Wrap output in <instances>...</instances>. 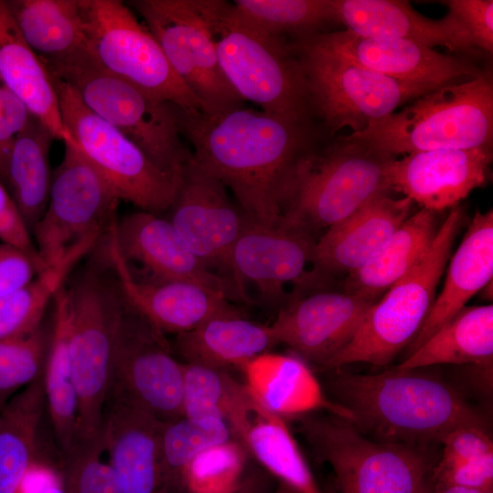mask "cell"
<instances>
[{"mask_svg":"<svg viewBox=\"0 0 493 493\" xmlns=\"http://www.w3.org/2000/svg\"><path fill=\"white\" fill-rule=\"evenodd\" d=\"M104 452L102 433L89 439L76 438L62 454L59 477L66 493H121Z\"/></svg>","mask_w":493,"mask_h":493,"instance_id":"obj_42","label":"cell"},{"mask_svg":"<svg viewBox=\"0 0 493 493\" xmlns=\"http://www.w3.org/2000/svg\"><path fill=\"white\" fill-rule=\"evenodd\" d=\"M338 23L362 37L405 39L428 47H445L459 54L477 49L450 14L433 19L416 12L407 1L333 0Z\"/></svg>","mask_w":493,"mask_h":493,"instance_id":"obj_24","label":"cell"},{"mask_svg":"<svg viewBox=\"0 0 493 493\" xmlns=\"http://www.w3.org/2000/svg\"><path fill=\"white\" fill-rule=\"evenodd\" d=\"M277 344L270 325L251 321L240 311L214 317L175 338V348L185 363L226 371L241 368Z\"/></svg>","mask_w":493,"mask_h":493,"instance_id":"obj_30","label":"cell"},{"mask_svg":"<svg viewBox=\"0 0 493 493\" xmlns=\"http://www.w3.org/2000/svg\"><path fill=\"white\" fill-rule=\"evenodd\" d=\"M111 232L125 264L139 265L150 275L148 280H187L228 299L241 298L229 278L208 268L194 254L168 218L139 210L117 219Z\"/></svg>","mask_w":493,"mask_h":493,"instance_id":"obj_19","label":"cell"},{"mask_svg":"<svg viewBox=\"0 0 493 493\" xmlns=\"http://www.w3.org/2000/svg\"><path fill=\"white\" fill-rule=\"evenodd\" d=\"M63 143L64 156L52 173L47 208L31 232L47 267L84 241L102 237L117 219L120 201L76 142Z\"/></svg>","mask_w":493,"mask_h":493,"instance_id":"obj_15","label":"cell"},{"mask_svg":"<svg viewBox=\"0 0 493 493\" xmlns=\"http://www.w3.org/2000/svg\"><path fill=\"white\" fill-rule=\"evenodd\" d=\"M436 232L434 212L410 215L368 263L346 275L343 291L377 301L425 255Z\"/></svg>","mask_w":493,"mask_h":493,"instance_id":"obj_31","label":"cell"},{"mask_svg":"<svg viewBox=\"0 0 493 493\" xmlns=\"http://www.w3.org/2000/svg\"><path fill=\"white\" fill-rule=\"evenodd\" d=\"M90 54L105 71L184 110L201 105L160 45L120 0H79Z\"/></svg>","mask_w":493,"mask_h":493,"instance_id":"obj_13","label":"cell"},{"mask_svg":"<svg viewBox=\"0 0 493 493\" xmlns=\"http://www.w3.org/2000/svg\"><path fill=\"white\" fill-rule=\"evenodd\" d=\"M5 2L25 41L47 68L91 56L79 0Z\"/></svg>","mask_w":493,"mask_h":493,"instance_id":"obj_29","label":"cell"},{"mask_svg":"<svg viewBox=\"0 0 493 493\" xmlns=\"http://www.w3.org/2000/svg\"><path fill=\"white\" fill-rule=\"evenodd\" d=\"M234 434L229 425L216 417L182 416L163 423L162 462L168 493H183L186 474L193 460L215 446L227 443Z\"/></svg>","mask_w":493,"mask_h":493,"instance_id":"obj_39","label":"cell"},{"mask_svg":"<svg viewBox=\"0 0 493 493\" xmlns=\"http://www.w3.org/2000/svg\"><path fill=\"white\" fill-rule=\"evenodd\" d=\"M53 304L52 334L44 368V385L46 406L63 454L72 446L78 426V403L69 358V308L66 284L58 291Z\"/></svg>","mask_w":493,"mask_h":493,"instance_id":"obj_36","label":"cell"},{"mask_svg":"<svg viewBox=\"0 0 493 493\" xmlns=\"http://www.w3.org/2000/svg\"><path fill=\"white\" fill-rule=\"evenodd\" d=\"M243 446L234 440L198 455L186 474V488L193 493H227L241 478Z\"/></svg>","mask_w":493,"mask_h":493,"instance_id":"obj_43","label":"cell"},{"mask_svg":"<svg viewBox=\"0 0 493 493\" xmlns=\"http://www.w3.org/2000/svg\"><path fill=\"white\" fill-rule=\"evenodd\" d=\"M446 279L418 334L407 347L414 351L458 313L493 278V211L477 210L456 250Z\"/></svg>","mask_w":493,"mask_h":493,"instance_id":"obj_27","label":"cell"},{"mask_svg":"<svg viewBox=\"0 0 493 493\" xmlns=\"http://www.w3.org/2000/svg\"><path fill=\"white\" fill-rule=\"evenodd\" d=\"M463 218L460 205L450 209L425 255L371 307L351 341L323 371L355 362L385 366L407 349L433 306Z\"/></svg>","mask_w":493,"mask_h":493,"instance_id":"obj_7","label":"cell"},{"mask_svg":"<svg viewBox=\"0 0 493 493\" xmlns=\"http://www.w3.org/2000/svg\"><path fill=\"white\" fill-rule=\"evenodd\" d=\"M493 360V305L464 307L397 367L472 364L489 373Z\"/></svg>","mask_w":493,"mask_h":493,"instance_id":"obj_33","label":"cell"},{"mask_svg":"<svg viewBox=\"0 0 493 493\" xmlns=\"http://www.w3.org/2000/svg\"><path fill=\"white\" fill-rule=\"evenodd\" d=\"M492 157V146L403 155L391 167L392 189L423 209H451L486 183Z\"/></svg>","mask_w":493,"mask_h":493,"instance_id":"obj_22","label":"cell"},{"mask_svg":"<svg viewBox=\"0 0 493 493\" xmlns=\"http://www.w3.org/2000/svg\"><path fill=\"white\" fill-rule=\"evenodd\" d=\"M193 159L234 194L254 221L277 225L283 186L298 160L319 142L314 121L244 105L217 113L178 107Z\"/></svg>","mask_w":493,"mask_h":493,"instance_id":"obj_1","label":"cell"},{"mask_svg":"<svg viewBox=\"0 0 493 493\" xmlns=\"http://www.w3.org/2000/svg\"><path fill=\"white\" fill-rule=\"evenodd\" d=\"M263 479L258 473H252L241 477L236 485L227 493H261Z\"/></svg>","mask_w":493,"mask_h":493,"instance_id":"obj_50","label":"cell"},{"mask_svg":"<svg viewBox=\"0 0 493 493\" xmlns=\"http://www.w3.org/2000/svg\"><path fill=\"white\" fill-rule=\"evenodd\" d=\"M213 30L221 69L235 91L270 114L314 121L300 64L285 41L261 37L217 0Z\"/></svg>","mask_w":493,"mask_h":493,"instance_id":"obj_10","label":"cell"},{"mask_svg":"<svg viewBox=\"0 0 493 493\" xmlns=\"http://www.w3.org/2000/svg\"><path fill=\"white\" fill-rule=\"evenodd\" d=\"M100 238H90L70 250L27 284L0 299V341L26 335L44 320L58 291L65 285L79 261L89 253Z\"/></svg>","mask_w":493,"mask_h":493,"instance_id":"obj_38","label":"cell"},{"mask_svg":"<svg viewBox=\"0 0 493 493\" xmlns=\"http://www.w3.org/2000/svg\"><path fill=\"white\" fill-rule=\"evenodd\" d=\"M326 388L351 423L380 441L433 446L455 428L486 425L483 416L449 383L424 368L395 367L375 374L329 371Z\"/></svg>","mask_w":493,"mask_h":493,"instance_id":"obj_2","label":"cell"},{"mask_svg":"<svg viewBox=\"0 0 493 493\" xmlns=\"http://www.w3.org/2000/svg\"><path fill=\"white\" fill-rule=\"evenodd\" d=\"M274 493H297L294 489H292L288 485L280 482L277 489Z\"/></svg>","mask_w":493,"mask_h":493,"instance_id":"obj_54","label":"cell"},{"mask_svg":"<svg viewBox=\"0 0 493 493\" xmlns=\"http://www.w3.org/2000/svg\"><path fill=\"white\" fill-rule=\"evenodd\" d=\"M46 268L26 251L0 241V299L27 284Z\"/></svg>","mask_w":493,"mask_h":493,"instance_id":"obj_47","label":"cell"},{"mask_svg":"<svg viewBox=\"0 0 493 493\" xmlns=\"http://www.w3.org/2000/svg\"><path fill=\"white\" fill-rule=\"evenodd\" d=\"M109 399L162 423L184 416V363L172 355L164 333L124 298L114 334Z\"/></svg>","mask_w":493,"mask_h":493,"instance_id":"obj_14","label":"cell"},{"mask_svg":"<svg viewBox=\"0 0 493 493\" xmlns=\"http://www.w3.org/2000/svg\"><path fill=\"white\" fill-rule=\"evenodd\" d=\"M34 119L26 104L0 79V180L3 184L14 142Z\"/></svg>","mask_w":493,"mask_h":493,"instance_id":"obj_46","label":"cell"},{"mask_svg":"<svg viewBox=\"0 0 493 493\" xmlns=\"http://www.w3.org/2000/svg\"><path fill=\"white\" fill-rule=\"evenodd\" d=\"M51 79L66 129L119 199L142 211L157 215L168 211L183 173L158 168L115 127L88 109L69 84L52 76Z\"/></svg>","mask_w":493,"mask_h":493,"instance_id":"obj_11","label":"cell"},{"mask_svg":"<svg viewBox=\"0 0 493 493\" xmlns=\"http://www.w3.org/2000/svg\"><path fill=\"white\" fill-rule=\"evenodd\" d=\"M230 12L257 35L288 43L338 23L333 0H236Z\"/></svg>","mask_w":493,"mask_h":493,"instance_id":"obj_37","label":"cell"},{"mask_svg":"<svg viewBox=\"0 0 493 493\" xmlns=\"http://www.w3.org/2000/svg\"><path fill=\"white\" fill-rule=\"evenodd\" d=\"M217 0H132L169 64L196 97L205 113L244 105L218 59L213 20Z\"/></svg>","mask_w":493,"mask_h":493,"instance_id":"obj_12","label":"cell"},{"mask_svg":"<svg viewBox=\"0 0 493 493\" xmlns=\"http://www.w3.org/2000/svg\"><path fill=\"white\" fill-rule=\"evenodd\" d=\"M407 197H379L323 232L314 245L319 273L350 274L368 263L410 215Z\"/></svg>","mask_w":493,"mask_h":493,"instance_id":"obj_25","label":"cell"},{"mask_svg":"<svg viewBox=\"0 0 493 493\" xmlns=\"http://www.w3.org/2000/svg\"><path fill=\"white\" fill-rule=\"evenodd\" d=\"M67 286L69 308L68 346L78 403L76 437L102 433L117 320L123 296L105 246Z\"/></svg>","mask_w":493,"mask_h":493,"instance_id":"obj_4","label":"cell"},{"mask_svg":"<svg viewBox=\"0 0 493 493\" xmlns=\"http://www.w3.org/2000/svg\"><path fill=\"white\" fill-rule=\"evenodd\" d=\"M246 447L263 467L297 493H322L282 417L268 414L257 419Z\"/></svg>","mask_w":493,"mask_h":493,"instance_id":"obj_40","label":"cell"},{"mask_svg":"<svg viewBox=\"0 0 493 493\" xmlns=\"http://www.w3.org/2000/svg\"><path fill=\"white\" fill-rule=\"evenodd\" d=\"M425 493H435L434 486L430 488L429 489H427Z\"/></svg>","mask_w":493,"mask_h":493,"instance_id":"obj_55","label":"cell"},{"mask_svg":"<svg viewBox=\"0 0 493 493\" xmlns=\"http://www.w3.org/2000/svg\"><path fill=\"white\" fill-rule=\"evenodd\" d=\"M313 37L344 58L401 81L438 88L484 72L467 56L446 55L405 39L362 37L347 30Z\"/></svg>","mask_w":493,"mask_h":493,"instance_id":"obj_20","label":"cell"},{"mask_svg":"<svg viewBox=\"0 0 493 493\" xmlns=\"http://www.w3.org/2000/svg\"><path fill=\"white\" fill-rule=\"evenodd\" d=\"M163 423L109 399L102 426L104 452L121 493H168L162 462Z\"/></svg>","mask_w":493,"mask_h":493,"instance_id":"obj_23","label":"cell"},{"mask_svg":"<svg viewBox=\"0 0 493 493\" xmlns=\"http://www.w3.org/2000/svg\"><path fill=\"white\" fill-rule=\"evenodd\" d=\"M53 134L36 118L15 140L6 166L7 188L30 233L43 215L52 182Z\"/></svg>","mask_w":493,"mask_h":493,"instance_id":"obj_35","label":"cell"},{"mask_svg":"<svg viewBox=\"0 0 493 493\" xmlns=\"http://www.w3.org/2000/svg\"><path fill=\"white\" fill-rule=\"evenodd\" d=\"M492 280L489 281L479 292L481 293L482 299L486 300L492 299Z\"/></svg>","mask_w":493,"mask_h":493,"instance_id":"obj_53","label":"cell"},{"mask_svg":"<svg viewBox=\"0 0 493 493\" xmlns=\"http://www.w3.org/2000/svg\"><path fill=\"white\" fill-rule=\"evenodd\" d=\"M254 399L267 411L282 416H301L325 409L351 423V414L328 399L306 362L298 356L264 352L241 366Z\"/></svg>","mask_w":493,"mask_h":493,"instance_id":"obj_26","label":"cell"},{"mask_svg":"<svg viewBox=\"0 0 493 493\" xmlns=\"http://www.w3.org/2000/svg\"><path fill=\"white\" fill-rule=\"evenodd\" d=\"M46 407L44 371L0 410V493H19L37 465Z\"/></svg>","mask_w":493,"mask_h":493,"instance_id":"obj_34","label":"cell"},{"mask_svg":"<svg viewBox=\"0 0 493 493\" xmlns=\"http://www.w3.org/2000/svg\"><path fill=\"white\" fill-rule=\"evenodd\" d=\"M168 220L211 270L227 275L228 256L249 218L227 188L191 156L182 174Z\"/></svg>","mask_w":493,"mask_h":493,"instance_id":"obj_17","label":"cell"},{"mask_svg":"<svg viewBox=\"0 0 493 493\" xmlns=\"http://www.w3.org/2000/svg\"><path fill=\"white\" fill-rule=\"evenodd\" d=\"M442 454L436 467H448L493 454L486 425H466L449 432L441 441Z\"/></svg>","mask_w":493,"mask_h":493,"instance_id":"obj_45","label":"cell"},{"mask_svg":"<svg viewBox=\"0 0 493 493\" xmlns=\"http://www.w3.org/2000/svg\"><path fill=\"white\" fill-rule=\"evenodd\" d=\"M313 454L332 470L339 493H425L437 464L430 446L373 439L338 416H299Z\"/></svg>","mask_w":493,"mask_h":493,"instance_id":"obj_6","label":"cell"},{"mask_svg":"<svg viewBox=\"0 0 493 493\" xmlns=\"http://www.w3.org/2000/svg\"><path fill=\"white\" fill-rule=\"evenodd\" d=\"M448 14L462 26L472 45L488 54L493 52V1L446 0L442 1Z\"/></svg>","mask_w":493,"mask_h":493,"instance_id":"obj_44","label":"cell"},{"mask_svg":"<svg viewBox=\"0 0 493 493\" xmlns=\"http://www.w3.org/2000/svg\"><path fill=\"white\" fill-rule=\"evenodd\" d=\"M376 301L344 291H320L297 299L270 324L278 343L321 370L353 338Z\"/></svg>","mask_w":493,"mask_h":493,"instance_id":"obj_18","label":"cell"},{"mask_svg":"<svg viewBox=\"0 0 493 493\" xmlns=\"http://www.w3.org/2000/svg\"><path fill=\"white\" fill-rule=\"evenodd\" d=\"M351 133L395 157L492 146L491 72L438 87L363 131Z\"/></svg>","mask_w":493,"mask_h":493,"instance_id":"obj_5","label":"cell"},{"mask_svg":"<svg viewBox=\"0 0 493 493\" xmlns=\"http://www.w3.org/2000/svg\"><path fill=\"white\" fill-rule=\"evenodd\" d=\"M306 81L313 120L332 138L344 128L359 132L436 88L397 80L361 67L318 42L292 41Z\"/></svg>","mask_w":493,"mask_h":493,"instance_id":"obj_8","label":"cell"},{"mask_svg":"<svg viewBox=\"0 0 493 493\" xmlns=\"http://www.w3.org/2000/svg\"><path fill=\"white\" fill-rule=\"evenodd\" d=\"M69 84L88 109L115 127L161 170L182 174L192 153L178 107L105 71L92 57L47 69Z\"/></svg>","mask_w":493,"mask_h":493,"instance_id":"obj_9","label":"cell"},{"mask_svg":"<svg viewBox=\"0 0 493 493\" xmlns=\"http://www.w3.org/2000/svg\"><path fill=\"white\" fill-rule=\"evenodd\" d=\"M37 493H66L61 483L59 473L53 471L41 485Z\"/></svg>","mask_w":493,"mask_h":493,"instance_id":"obj_51","label":"cell"},{"mask_svg":"<svg viewBox=\"0 0 493 493\" xmlns=\"http://www.w3.org/2000/svg\"><path fill=\"white\" fill-rule=\"evenodd\" d=\"M0 241L13 245L40 261L32 235L7 188L0 180ZM44 264V263H43ZM45 265V264H44Z\"/></svg>","mask_w":493,"mask_h":493,"instance_id":"obj_49","label":"cell"},{"mask_svg":"<svg viewBox=\"0 0 493 493\" xmlns=\"http://www.w3.org/2000/svg\"><path fill=\"white\" fill-rule=\"evenodd\" d=\"M0 79L56 140L73 142L47 68L22 37L5 1L0 0Z\"/></svg>","mask_w":493,"mask_h":493,"instance_id":"obj_28","label":"cell"},{"mask_svg":"<svg viewBox=\"0 0 493 493\" xmlns=\"http://www.w3.org/2000/svg\"><path fill=\"white\" fill-rule=\"evenodd\" d=\"M433 484L434 487L454 485L492 490L493 454L453 466H435Z\"/></svg>","mask_w":493,"mask_h":493,"instance_id":"obj_48","label":"cell"},{"mask_svg":"<svg viewBox=\"0 0 493 493\" xmlns=\"http://www.w3.org/2000/svg\"><path fill=\"white\" fill-rule=\"evenodd\" d=\"M267 414L270 413L254 399L246 385L226 370L184 363V416L219 418L246 446L253 424Z\"/></svg>","mask_w":493,"mask_h":493,"instance_id":"obj_32","label":"cell"},{"mask_svg":"<svg viewBox=\"0 0 493 493\" xmlns=\"http://www.w3.org/2000/svg\"><path fill=\"white\" fill-rule=\"evenodd\" d=\"M319 143L294 165L279 205V223L314 238L370 202L390 195V171L397 158L351 133Z\"/></svg>","mask_w":493,"mask_h":493,"instance_id":"obj_3","label":"cell"},{"mask_svg":"<svg viewBox=\"0 0 493 493\" xmlns=\"http://www.w3.org/2000/svg\"><path fill=\"white\" fill-rule=\"evenodd\" d=\"M104 246L124 300L163 333L177 335L214 317L239 311L226 297L195 282L135 278L116 247L111 228Z\"/></svg>","mask_w":493,"mask_h":493,"instance_id":"obj_21","label":"cell"},{"mask_svg":"<svg viewBox=\"0 0 493 493\" xmlns=\"http://www.w3.org/2000/svg\"><path fill=\"white\" fill-rule=\"evenodd\" d=\"M315 242L309 234L284 224L249 219L229 253L228 278L243 299L246 286H252L261 299L277 303L288 285L299 286L311 278L308 267H315Z\"/></svg>","mask_w":493,"mask_h":493,"instance_id":"obj_16","label":"cell"},{"mask_svg":"<svg viewBox=\"0 0 493 493\" xmlns=\"http://www.w3.org/2000/svg\"><path fill=\"white\" fill-rule=\"evenodd\" d=\"M435 493H492V490L477 489L461 486L434 487Z\"/></svg>","mask_w":493,"mask_h":493,"instance_id":"obj_52","label":"cell"},{"mask_svg":"<svg viewBox=\"0 0 493 493\" xmlns=\"http://www.w3.org/2000/svg\"><path fill=\"white\" fill-rule=\"evenodd\" d=\"M51 334L52 324L43 320L26 335L0 341V410L43 372Z\"/></svg>","mask_w":493,"mask_h":493,"instance_id":"obj_41","label":"cell"}]
</instances>
